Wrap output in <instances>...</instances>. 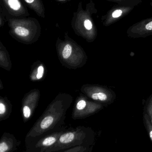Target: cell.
<instances>
[{"label": "cell", "mask_w": 152, "mask_h": 152, "mask_svg": "<svg viewBox=\"0 0 152 152\" xmlns=\"http://www.w3.org/2000/svg\"><path fill=\"white\" fill-rule=\"evenodd\" d=\"M95 142V133L90 128L79 127L65 130L57 143L45 152H60L77 146H93Z\"/></svg>", "instance_id": "6da1fadb"}, {"label": "cell", "mask_w": 152, "mask_h": 152, "mask_svg": "<svg viewBox=\"0 0 152 152\" xmlns=\"http://www.w3.org/2000/svg\"><path fill=\"white\" fill-rule=\"evenodd\" d=\"M98 10L93 0L87 4L86 9L83 7V3L79 2L76 11L73 13L71 20L72 27L76 30H84L88 34H96V28L93 19V15L96 14Z\"/></svg>", "instance_id": "7a4b0ae2"}, {"label": "cell", "mask_w": 152, "mask_h": 152, "mask_svg": "<svg viewBox=\"0 0 152 152\" xmlns=\"http://www.w3.org/2000/svg\"><path fill=\"white\" fill-rule=\"evenodd\" d=\"M61 128L46 134L29 143L26 144V149L30 152H45L57 143L60 136L65 131Z\"/></svg>", "instance_id": "3957f363"}, {"label": "cell", "mask_w": 152, "mask_h": 152, "mask_svg": "<svg viewBox=\"0 0 152 152\" xmlns=\"http://www.w3.org/2000/svg\"><path fill=\"white\" fill-rule=\"evenodd\" d=\"M9 26L13 33L21 37H27L30 32L38 30L40 24L38 20L35 18H10L8 20Z\"/></svg>", "instance_id": "277c9868"}, {"label": "cell", "mask_w": 152, "mask_h": 152, "mask_svg": "<svg viewBox=\"0 0 152 152\" xmlns=\"http://www.w3.org/2000/svg\"><path fill=\"white\" fill-rule=\"evenodd\" d=\"M7 13V19L27 18L29 13L22 0H1Z\"/></svg>", "instance_id": "5b68a950"}, {"label": "cell", "mask_w": 152, "mask_h": 152, "mask_svg": "<svg viewBox=\"0 0 152 152\" xmlns=\"http://www.w3.org/2000/svg\"><path fill=\"white\" fill-rule=\"evenodd\" d=\"M134 7L124 6L116 4L109 10L105 15L101 17L104 26H109L128 15Z\"/></svg>", "instance_id": "8992f818"}, {"label": "cell", "mask_w": 152, "mask_h": 152, "mask_svg": "<svg viewBox=\"0 0 152 152\" xmlns=\"http://www.w3.org/2000/svg\"><path fill=\"white\" fill-rule=\"evenodd\" d=\"M130 38H144L152 35V17L141 20L129 27L127 31Z\"/></svg>", "instance_id": "52a82bcc"}, {"label": "cell", "mask_w": 152, "mask_h": 152, "mask_svg": "<svg viewBox=\"0 0 152 152\" xmlns=\"http://www.w3.org/2000/svg\"><path fill=\"white\" fill-rule=\"evenodd\" d=\"M20 143V141L17 140L13 134L5 132L0 140V152H14Z\"/></svg>", "instance_id": "ba28073f"}, {"label": "cell", "mask_w": 152, "mask_h": 152, "mask_svg": "<svg viewBox=\"0 0 152 152\" xmlns=\"http://www.w3.org/2000/svg\"><path fill=\"white\" fill-rule=\"evenodd\" d=\"M25 4L36 14L42 18H45V9L42 0H22Z\"/></svg>", "instance_id": "9c48e42d"}, {"label": "cell", "mask_w": 152, "mask_h": 152, "mask_svg": "<svg viewBox=\"0 0 152 152\" xmlns=\"http://www.w3.org/2000/svg\"><path fill=\"white\" fill-rule=\"evenodd\" d=\"M108 1L116 3L117 4L124 5V6L136 7L142 3V0H106Z\"/></svg>", "instance_id": "30bf717a"}, {"label": "cell", "mask_w": 152, "mask_h": 152, "mask_svg": "<svg viewBox=\"0 0 152 152\" xmlns=\"http://www.w3.org/2000/svg\"><path fill=\"white\" fill-rule=\"evenodd\" d=\"M143 122L147 134L152 142V125L150 121L149 116L146 113H144Z\"/></svg>", "instance_id": "8fae6325"}, {"label": "cell", "mask_w": 152, "mask_h": 152, "mask_svg": "<svg viewBox=\"0 0 152 152\" xmlns=\"http://www.w3.org/2000/svg\"><path fill=\"white\" fill-rule=\"evenodd\" d=\"M93 146H77L65 150L62 152H91Z\"/></svg>", "instance_id": "7c38bea8"}, {"label": "cell", "mask_w": 152, "mask_h": 152, "mask_svg": "<svg viewBox=\"0 0 152 152\" xmlns=\"http://www.w3.org/2000/svg\"><path fill=\"white\" fill-rule=\"evenodd\" d=\"M146 113L148 114L152 125V95L149 97L146 106Z\"/></svg>", "instance_id": "4fadbf2b"}, {"label": "cell", "mask_w": 152, "mask_h": 152, "mask_svg": "<svg viewBox=\"0 0 152 152\" xmlns=\"http://www.w3.org/2000/svg\"><path fill=\"white\" fill-rule=\"evenodd\" d=\"M5 19H7V13L2 4H0V26L4 24Z\"/></svg>", "instance_id": "5bb4252c"}, {"label": "cell", "mask_w": 152, "mask_h": 152, "mask_svg": "<svg viewBox=\"0 0 152 152\" xmlns=\"http://www.w3.org/2000/svg\"><path fill=\"white\" fill-rule=\"evenodd\" d=\"M72 52V47L69 44L67 45L64 47L62 52V56L65 59L69 58Z\"/></svg>", "instance_id": "9a60e30c"}, {"label": "cell", "mask_w": 152, "mask_h": 152, "mask_svg": "<svg viewBox=\"0 0 152 152\" xmlns=\"http://www.w3.org/2000/svg\"><path fill=\"white\" fill-rule=\"evenodd\" d=\"M23 115L25 118L28 119L31 115V111L29 107L26 106L24 107L23 110Z\"/></svg>", "instance_id": "2e32d148"}, {"label": "cell", "mask_w": 152, "mask_h": 152, "mask_svg": "<svg viewBox=\"0 0 152 152\" xmlns=\"http://www.w3.org/2000/svg\"><path fill=\"white\" fill-rule=\"evenodd\" d=\"M86 106V103L85 101L81 100L78 103L76 106L77 109L79 110H81L84 109Z\"/></svg>", "instance_id": "e0dca14e"}, {"label": "cell", "mask_w": 152, "mask_h": 152, "mask_svg": "<svg viewBox=\"0 0 152 152\" xmlns=\"http://www.w3.org/2000/svg\"><path fill=\"white\" fill-rule=\"evenodd\" d=\"M44 68L42 66H40L38 67L37 70V77L38 79H40L43 77V75Z\"/></svg>", "instance_id": "ac0fdd59"}, {"label": "cell", "mask_w": 152, "mask_h": 152, "mask_svg": "<svg viewBox=\"0 0 152 152\" xmlns=\"http://www.w3.org/2000/svg\"><path fill=\"white\" fill-rule=\"evenodd\" d=\"M6 111V108L4 104L2 103L0 104V114L1 115H3L5 113Z\"/></svg>", "instance_id": "d6986e66"}, {"label": "cell", "mask_w": 152, "mask_h": 152, "mask_svg": "<svg viewBox=\"0 0 152 152\" xmlns=\"http://www.w3.org/2000/svg\"><path fill=\"white\" fill-rule=\"evenodd\" d=\"M56 1L60 2L65 3L70 1H71V0H56Z\"/></svg>", "instance_id": "ffe728a7"}, {"label": "cell", "mask_w": 152, "mask_h": 152, "mask_svg": "<svg viewBox=\"0 0 152 152\" xmlns=\"http://www.w3.org/2000/svg\"><path fill=\"white\" fill-rule=\"evenodd\" d=\"M150 5H151L152 7V1L151 3H150Z\"/></svg>", "instance_id": "44dd1931"}, {"label": "cell", "mask_w": 152, "mask_h": 152, "mask_svg": "<svg viewBox=\"0 0 152 152\" xmlns=\"http://www.w3.org/2000/svg\"><path fill=\"white\" fill-rule=\"evenodd\" d=\"M23 152H30L29 151H27V150H26V151H24Z\"/></svg>", "instance_id": "7402d4cb"}]
</instances>
